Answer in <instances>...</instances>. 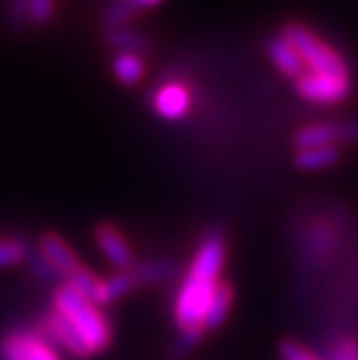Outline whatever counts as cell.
I'll list each match as a JSON object with an SVG mask.
<instances>
[{
    "label": "cell",
    "instance_id": "2",
    "mask_svg": "<svg viewBox=\"0 0 358 360\" xmlns=\"http://www.w3.org/2000/svg\"><path fill=\"white\" fill-rule=\"evenodd\" d=\"M51 309L70 323V328L77 333L82 344L87 347L89 356L98 354V351H105L112 344L114 330L110 319L105 316L96 302L77 295L65 283L51 297Z\"/></svg>",
    "mask_w": 358,
    "mask_h": 360
},
{
    "label": "cell",
    "instance_id": "3",
    "mask_svg": "<svg viewBox=\"0 0 358 360\" xmlns=\"http://www.w3.org/2000/svg\"><path fill=\"white\" fill-rule=\"evenodd\" d=\"M288 42L293 44L298 56L305 63V72H317V75H335V77H349L345 58L335 51L331 44H326L324 40L312 33L309 28H305L300 24H291L284 28V33Z\"/></svg>",
    "mask_w": 358,
    "mask_h": 360
},
{
    "label": "cell",
    "instance_id": "7",
    "mask_svg": "<svg viewBox=\"0 0 358 360\" xmlns=\"http://www.w3.org/2000/svg\"><path fill=\"white\" fill-rule=\"evenodd\" d=\"M37 254L47 260V265L54 270L56 277L70 279L82 267L77 254H75V251L68 247V242L58 235H44L40 240V247H37Z\"/></svg>",
    "mask_w": 358,
    "mask_h": 360
},
{
    "label": "cell",
    "instance_id": "24",
    "mask_svg": "<svg viewBox=\"0 0 358 360\" xmlns=\"http://www.w3.org/2000/svg\"><path fill=\"white\" fill-rule=\"evenodd\" d=\"M10 14L17 24L26 21V0H10Z\"/></svg>",
    "mask_w": 358,
    "mask_h": 360
},
{
    "label": "cell",
    "instance_id": "20",
    "mask_svg": "<svg viewBox=\"0 0 358 360\" xmlns=\"http://www.w3.org/2000/svg\"><path fill=\"white\" fill-rule=\"evenodd\" d=\"M54 14V0H26V21L30 24H47Z\"/></svg>",
    "mask_w": 358,
    "mask_h": 360
},
{
    "label": "cell",
    "instance_id": "1",
    "mask_svg": "<svg viewBox=\"0 0 358 360\" xmlns=\"http://www.w3.org/2000/svg\"><path fill=\"white\" fill-rule=\"evenodd\" d=\"M226 263V242L219 233H207L193 251L184 279L172 302V319L179 333H205V314L215 297Z\"/></svg>",
    "mask_w": 358,
    "mask_h": 360
},
{
    "label": "cell",
    "instance_id": "8",
    "mask_svg": "<svg viewBox=\"0 0 358 360\" xmlns=\"http://www.w3.org/2000/svg\"><path fill=\"white\" fill-rule=\"evenodd\" d=\"M191 107V91L181 82H165L154 94V110L158 117L167 121H177Z\"/></svg>",
    "mask_w": 358,
    "mask_h": 360
},
{
    "label": "cell",
    "instance_id": "10",
    "mask_svg": "<svg viewBox=\"0 0 358 360\" xmlns=\"http://www.w3.org/2000/svg\"><path fill=\"white\" fill-rule=\"evenodd\" d=\"M268 56L272 60V65H275L281 75H286V77L298 79L300 75H305L302 58L298 56V51H295V47L286 40L284 35L272 37V40L268 42Z\"/></svg>",
    "mask_w": 358,
    "mask_h": 360
},
{
    "label": "cell",
    "instance_id": "6",
    "mask_svg": "<svg viewBox=\"0 0 358 360\" xmlns=\"http://www.w3.org/2000/svg\"><path fill=\"white\" fill-rule=\"evenodd\" d=\"M358 140V124H312L295 133V147H335L338 142Z\"/></svg>",
    "mask_w": 358,
    "mask_h": 360
},
{
    "label": "cell",
    "instance_id": "25",
    "mask_svg": "<svg viewBox=\"0 0 358 360\" xmlns=\"http://www.w3.org/2000/svg\"><path fill=\"white\" fill-rule=\"evenodd\" d=\"M135 10H147V7H154V5H158L161 0H128Z\"/></svg>",
    "mask_w": 358,
    "mask_h": 360
},
{
    "label": "cell",
    "instance_id": "5",
    "mask_svg": "<svg viewBox=\"0 0 358 360\" xmlns=\"http://www.w3.org/2000/svg\"><path fill=\"white\" fill-rule=\"evenodd\" d=\"M295 91L307 103L314 105H338L352 91V79L335 77V75H317L305 72L295 79Z\"/></svg>",
    "mask_w": 358,
    "mask_h": 360
},
{
    "label": "cell",
    "instance_id": "11",
    "mask_svg": "<svg viewBox=\"0 0 358 360\" xmlns=\"http://www.w3.org/2000/svg\"><path fill=\"white\" fill-rule=\"evenodd\" d=\"M135 286H138V283H135L131 270L117 272L108 279H101V286H98V293H96V304L101 307V304H110L114 300H119V297H124L126 293H131Z\"/></svg>",
    "mask_w": 358,
    "mask_h": 360
},
{
    "label": "cell",
    "instance_id": "19",
    "mask_svg": "<svg viewBox=\"0 0 358 360\" xmlns=\"http://www.w3.org/2000/svg\"><path fill=\"white\" fill-rule=\"evenodd\" d=\"M138 12L128 0H114V3L105 10V24L110 28H121V24H126L133 14Z\"/></svg>",
    "mask_w": 358,
    "mask_h": 360
},
{
    "label": "cell",
    "instance_id": "4",
    "mask_svg": "<svg viewBox=\"0 0 358 360\" xmlns=\"http://www.w3.org/2000/svg\"><path fill=\"white\" fill-rule=\"evenodd\" d=\"M0 360H63L40 328H17L0 340Z\"/></svg>",
    "mask_w": 358,
    "mask_h": 360
},
{
    "label": "cell",
    "instance_id": "14",
    "mask_svg": "<svg viewBox=\"0 0 358 360\" xmlns=\"http://www.w3.org/2000/svg\"><path fill=\"white\" fill-rule=\"evenodd\" d=\"M335 160H338V149L335 147H312V149L298 151V156H295V165H298L300 170L317 172V170H326V167H331Z\"/></svg>",
    "mask_w": 358,
    "mask_h": 360
},
{
    "label": "cell",
    "instance_id": "13",
    "mask_svg": "<svg viewBox=\"0 0 358 360\" xmlns=\"http://www.w3.org/2000/svg\"><path fill=\"white\" fill-rule=\"evenodd\" d=\"M133 277H135V283L138 286H149V283H161L165 279L172 277L174 267L172 263H167L163 258H156V260H144L138 267H131Z\"/></svg>",
    "mask_w": 358,
    "mask_h": 360
},
{
    "label": "cell",
    "instance_id": "9",
    "mask_svg": "<svg viewBox=\"0 0 358 360\" xmlns=\"http://www.w3.org/2000/svg\"><path fill=\"white\" fill-rule=\"evenodd\" d=\"M96 244L103 251V256L108 258L112 267H117V272L131 270L133 267V249L126 242V237L121 235L114 226H101L96 231Z\"/></svg>",
    "mask_w": 358,
    "mask_h": 360
},
{
    "label": "cell",
    "instance_id": "18",
    "mask_svg": "<svg viewBox=\"0 0 358 360\" xmlns=\"http://www.w3.org/2000/svg\"><path fill=\"white\" fill-rule=\"evenodd\" d=\"M28 249L21 240H0V267H12L26 258Z\"/></svg>",
    "mask_w": 358,
    "mask_h": 360
},
{
    "label": "cell",
    "instance_id": "23",
    "mask_svg": "<svg viewBox=\"0 0 358 360\" xmlns=\"http://www.w3.org/2000/svg\"><path fill=\"white\" fill-rule=\"evenodd\" d=\"M26 260H28V267H30V272L35 274V277H40L44 281H51V279H56V274L54 270L47 265V260H44L37 251H28L26 254Z\"/></svg>",
    "mask_w": 358,
    "mask_h": 360
},
{
    "label": "cell",
    "instance_id": "22",
    "mask_svg": "<svg viewBox=\"0 0 358 360\" xmlns=\"http://www.w3.org/2000/svg\"><path fill=\"white\" fill-rule=\"evenodd\" d=\"M281 358H284V360H328V358L317 356L314 351L302 347V344H298V342H284V344H281Z\"/></svg>",
    "mask_w": 358,
    "mask_h": 360
},
{
    "label": "cell",
    "instance_id": "21",
    "mask_svg": "<svg viewBox=\"0 0 358 360\" xmlns=\"http://www.w3.org/2000/svg\"><path fill=\"white\" fill-rule=\"evenodd\" d=\"M328 360H358V340L354 337H342L333 344Z\"/></svg>",
    "mask_w": 358,
    "mask_h": 360
},
{
    "label": "cell",
    "instance_id": "16",
    "mask_svg": "<svg viewBox=\"0 0 358 360\" xmlns=\"http://www.w3.org/2000/svg\"><path fill=\"white\" fill-rule=\"evenodd\" d=\"M65 286L72 288L77 295L87 297V300L96 302V293H98V286H101V279H98V274L91 272L89 267L82 265L70 279H65Z\"/></svg>",
    "mask_w": 358,
    "mask_h": 360
},
{
    "label": "cell",
    "instance_id": "15",
    "mask_svg": "<svg viewBox=\"0 0 358 360\" xmlns=\"http://www.w3.org/2000/svg\"><path fill=\"white\" fill-rule=\"evenodd\" d=\"M112 70H114V77L121 84L131 86V84H138L142 79L144 63L138 53H117L112 60Z\"/></svg>",
    "mask_w": 358,
    "mask_h": 360
},
{
    "label": "cell",
    "instance_id": "17",
    "mask_svg": "<svg viewBox=\"0 0 358 360\" xmlns=\"http://www.w3.org/2000/svg\"><path fill=\"white\" fill-rule=\"evenodd\" d=\"M108 42L112 44V47H117L121 53H135V51L147 49V42H144L138 33H133V30H124V28H110Z\"/></svg>",
    "mask_w": 358,
    "mask_h": 360
},
{
    "label": "cell",
    "instance_id": "12",
    "mask_svg": "<svg viewBox=\"0 0 358 360\" xmlns=\"http://www.w3.org/2000/svg\"><path fill=\"white\" fill-rule=\"evenodd\" d=\"M231 304H233V288H231V283L221 281L215 297H212V302H210V309L205 314V323H203L205 330H212V328L224 323L228 311H231Z\"/></svg>",
    "mask_w": 358,
    "mask_h": 360
}]
</instances>
